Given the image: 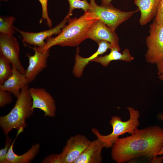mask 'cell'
Here are the masks:
<instances>
[{
  "instance_id": "obj_1",
  "label": "cell",
  "mask_w": 163,
  "mask_h": 163,
  "mask_svg": "<svg viewBox=\"0 0 163 163\" xmlns=\"http://www.w3.org/2000/svg\"><path fill=\"white\" fill-rule=\"evenodd\" d=\"M163 146V129L158 126L136 129L129 136L117 138L112 146L111 157L123 163L143 156L151 159L158 155Z\"/></svg>"
},
{
  "instance_id": "obj_2",
  "label": "cell",
  "mask_w": 163,
  "mask_h": 163,
  "mask_svg": "<svg viewBox=\"0 0 163 163\" xmlns=\"http://www.w3.org/2000/svg\"><path fill=\"white\" fill-rule=\"evenodd\" d=\"M96 19L88 11L78 18L68 19V24L65 26L57 36L47 38L44 46L42 48L36 46L37 50L45 52L55 45L62 47L78 46L88 38V31Z\"/></svg>"
},
{
  "instance_id": "obj_3",
  "label": "cell",
  "mask_w": 163,
  "mask_h": 163,
  "mask_svg": "<svg viewBox=\"0 0 163 163\" xmlns=\"http://www.w3.org/2000/svg\"><path fill=\"white\" fill-rule=\"evenodd\" d=\"M29 89L27 84L21 90L10 111L5 115L0 117V126L6 136L13 129L18 131L24 129L27 126L26 120L33 114L34 109Z\"/></svg>"
},
{
  "instance_id": "obj_4",
  "label": "cell",
  "mask_w": 163,
  "mask_h": 163,
  "mask_svg": "<svg viewBox=\"0 0 163 163\" xmlns=\"http://www.w3.org/2000/svg\"><path fill=\"white\" fill-rule=\"evenodd\" d=\"M130 115L129 120L122 121L120 117L114 116L111 117L110 123L112 127V131L108 135H102L97 129L93 128L92 131L97 138L104 143L105 147H112L115 140L120 135L128 133L132 134L139 125V118L140 113L132 107L127 108Z\"/></svg>"
},
{
  "instance_id": "obj_5",
  "label": "cell",
  "mask_w": 163,
  "mask_h": 163,
  "mask_svg": "<svg viewBox=\"0 0 163 163\" xmlns=\"http://www.w3.org/2000/svg\"><path fill=\"white\" fill-rule=\"evenodd\" d=\"M90 8L88 11L94 18L101 21L114 31L120 24L139 11L138 8L134 11H123L111 4L98 5L95 0H90Z\"/></svg>"
},
{
  "instance_id": "obj_6",
  "label": "cell",
  "mask_w": 163,
  "mask_h": 163,
  "mask_svg": "<svg viewBox=\"0 0 163 163\" xmlns=\"http://www.w3.org/2000/svg\"><path fill=\"white\" fill-rule=\"evenodd\" d=\"M149 33L146 39L147 50L145 59L147 63L157 64L163 60V25L153 20L150 25Z\"/></svg>"
},
{
  "instance_id": "obj_7",
  "label": "cell",
  "mask_w": 163,
  "mask_h": 163,
  "mask_svg": "<svg viewBox=\"0 0 163 163\" xmlns=\"http://www.w3.org/2000/svg\"><path fill=\"white\" fill-rule=\"evenodd\" d=\"M91 142L83 135L78 134L71 137L59 154L60 163H75Z\"/></svg>"
},
{
  "instance_id": "obj_8",
  "label": "cell",
  "mask_w": 163,
  "mask_h": 163,
  "mask_svg": "<svg viewBox=\"0 0 163 163\" xmlns=\"http://www.w3.org/2000/svg\"><path fill=\"white\" fill-rule=\"evenodd\" d=\"M29 91L32 98V108L43 111L45 117H53L56 114L55 101L50 94L43 88H31Z\"/></svg>"
},
{
  "instance_id": "obj_9",
  "label": "cell",
  "mask_w": 163,
  "mask_h": 163,
  "mask_svg": "<svg viewBox=\"0 0 163 163\" xmlns=\"http://www.w3.org/2000/svg\"><path fill=\"white\" fill-rule=\"evenodd\" d=\"M19 46L17 38L13 35L0 34V54H2L20 72L25 75V69L20 60Z\"/></svg>"
},
{
  "instance_id": "obj_10",
  "label": "cell",
  "mask_w": 163,
  "mask_h": 163,
  "mask_svg": "<svg viewBox=\"0 0 163 163\" xmlns=\"http://www.w3.org/2000/svg\"><path fill=\"white\" fill-rule=\"evenodd\" d=\"M68 19H64L59 24L49 30L37 32H31L20 30L15 27L22 37L23 41L25 43L33 45L38 48L44 46L45 40L53 35L59 34L68 22Z\"/></svg>"
},
{
  "instance_id": "obj_11",
  "label": "cell",
  "mask_w": 163,
  "mask_h": 163,
  "mask_svg": "<svg viewBox=\"0 0 163 163\" xmlns=\"http://www.w3.org/2000/svg\"><path fill=\"white\" fill-rule=\"evenodd\" d=\"M33 49L34 51V54L27 55L29 64L25 73L28 83L34 80L40 73L46 67L47 59L50 56L49 50L41 52L38 50L36 46Z\"/></svg>"
},
{
  "instance_id": "obj_12",
  "label": "cell",
  "mask_w": 163,
  "mask_h": 163,
  "mask_svg": "<svg viewBox=\"0 0 163 163\" xmlns=\"http://www.w3.org/2000/svg\"><path fill=\"white\" fill-rule=\"evenodd\" d=\"M87 36L88 38L97 43L104 40L110 43L113 46L119 45V37L115 31L98 19L95 20L89 28Z\"/></svg>"
},
{
  "instance_id": "obj_13",
  "label": "cell",
  "mask_w": 163,
  "mask_h": 163,
  "mask_svg": "<svg viewBox=\"0 0 163 163\" xmlns=\"http://www.w3.org/2000/svg\"><path fill=\"white\" fill-rule=\"evenodd\" d=\"M98 48L94 53L88 57L84 58L79 54V48L77 49L75 55V62L73 68L72 72L74 75L77 77L82 76L85 66L90 62L99 55H102L106 52L108 49H110L113 46L108 42L101 40L97 43Z\"/></svg>"
},
{
  "instance_id": "obj_14",
  "label": "cell",
  "mask_w": 163,
  "mask_h": 163,
  "mask_svg": "<svg viewBox=\"0 0 163 163\" xmlns=\"http://www.w3.org/2000/svg\"><path fill=\"white\" fill-rule=\"evenodd\" d=\"M105 147L104 142L97 139L91 142L75 163H101L102 160L101 152Z\"/></svg>"
},
{
  "instance_id": "obj_15",
  "label": "cell",
  "mask_w": 163,
  "mask_h": 163,
  "mask_svg": "<svg viewBox=\"0 0 163 163\" xmlns=\"http://www.w3.org/2000/svg\"><path fill=\"white\" fill-rule=\"evenodd\" d=\"M24 130L21 129L18 130L16 136L12 142L7 155V163H29L30 162L38 153L40 145L37 143L33 145L27 152L20 155H17L14 152L13 146L15 141L18 135Z\"/></svg>"
},
{
  "instance_id": "obj_16",
  "label": "cell",
  "mask_w": 163,
  "mask_h": 163,
  "mask_svg": "<svg viewBox=\"0 0 163 163\" xmlns=\"http://www.w3.org/2000/svg\"><path fill=\"white\" fill-rule=\"evenodd\" d=\"M12 66V75L2 85H0V89L9 91L17 98L21 89L28 83L25 75L20 72L14 66Z\"/></svg>"
},
{
  "instance_id": "obj_17",
  "label": "cell",
  "mask_w": 163,
  "mask_h": 163,
  "mask_svg": "<svg viewBox=\"0 0 163 163\" xmlns=\"http://www.w3.org/2000/svg\"><path fill=\"white\" fill-rule=\"evenodd\" d=\"M161 0H136L134 1L141 13L139 23L145 25L155 17Z\"/></svg>"
},
{
  "instance_id": "obj_18",
  "label": "cell",
  "mask_w": 163,
  "mask_h": 163,
  "mask_svg": "<svg viewBox=\"0 0 163 163\" xmlns=\"http://www.w3.org/2000/svg\"><path fill=\"white\" fill-rule=\"evenodd\" d=\"M121 49L119 45L114 46L110 49V53L104 56H97L91 60L101 64L102 66H107L112 61L122 60L126 62L132 61L134 57L131 55L128 49H124L122 52H120Z\"/></svg>"
},
{
  "instance_id": "obj_19",
  "label": "cell",
  "mask_w": 163,
  "mask_h": 163,
  "mask_svg": "<svg viewBox=\"0 0 163 163\" xmlns=\"http://www.w3.org/2000/svg\"><path fill=\"white\" fill-rule=\"evenodd\" d=\"M15 18L13 16L7 17L0 16V34L8 35H13L15 33V27L13 26Z\"/></svg>"
},
{
  "instance_id": "obj_20",
  "label": "cell",
  "mask_w": 163,
  "mask_h": 163,
  "mask_svg": "<svg viewBox=\"0 0 163 163\" xmlns=\"http://www.w3.org/2000/svg\"><path fill=\"white\" fill-rule=\"evenodd\" d=\"M9 61L0 54V85H2L11 75L12 68Z\"/></svg>"
},
{
  "instance_id": "obj_21",
  "label": "cell",
  "mask_w": 163,
  "mask_h": 163,
  "mask_svg": "<svg viewBox=\"0 0 163 163\" xmlns=\"http://www.w3.org/2000/svg\"><path fill=\"white\" fill-rule=\"evenodd\" d=\"M69 5L68 13L65 19H69L72 15L73 10L75 9H82L85 12L88 11L90 8V5L87 0H67Z\"/></svg>"
},
{
  "instance_id": "obj_22",
  "label": "cell",
  "mask_w": 163,
  "mask_h": 163,
  "mask_svg": "<svg viewBox=\"0 0 163 163\" xmlns=\"http://www.w3.org/2000/svg\"><path fill=\"white\" fill-rule=\"evenodd\" d=\"M11 93L7 91L0 89V107H2L10 104L13 100Z\"/></svg>"
},
{
  "instance_id": "obj_23",
  "label": "cell",
  "mask_w": 163,
  "mask_h": 163,
  "mask_svg": "<svg viewBox=\"0 0 163 163\" xmlns=\"http://www.w3.org/2000/svg\"><path fill=\"white\" fill-rule=\"evenodd\" d=\"M41 4L42 9V14L41 19L45 20L47 25L50 27H51L52 25V22L49 17L48 11V0H38Z\"/></svg>"
},
{
  "instance_id": "obj_24",
  "label": "cell",
  "mask_w": 163,
  "mask_h": 163,
  "mask_svg": "<svg viewBox=\"0 0 163 163\" xmlns=\"http://www.w3.org/2000/svg\"><path fill=\"white\" fill-rule=\"evenodd\" d=\"M11 139L6 136L4 147L0 150V163H7L6 156L8 151L11 144Z\"/></svg>"
},
{
  "instance_id": "obj_25",
  "label": "cell",
  "mask_w": 163,
  "mask_h": 163,
  "mask_svg": "<svg viewBox=\"0 0 163 163\" xmlns=\"http://www.w3.org/2000/svg\"><path fill=\"white\" fill-rule=\"evenodd\" d=\"M154 20L157 24L163 25V0H161L159 4Z\"/></svg>"
},
{
  "instance_id": "obj_26",
  "label": "cell",
  "mask_w": 163,
  "mask_h": 163,
  "mask_svg": "<svg viewBox=\"0 0 163 163\" xmlns=\"http://www.w3.org/2000/svg\"><path fill=\"white\" fill-rule=\"evenodd\" d=\"M156 65L158 78L160 80L163 81V60Z\"/></svg>"
},
{
  "instance_id": "obj_27",
  "label": "cell",
  "mask_w": 163,
  "mask_h": 163,
  "mask_svg": "<svg viewBox=\"0 0 163 163\" xmlns=\"http://www.w3.org/2000/svg\"><path fill=\"white\" fill-rule=\"evenodd\" d=\"M163 160V156L158 157L156 156L151 159L150 163H161Z\"/></svg>"
},
{
  "instance_id": "obj_28",
  "label": "cell",
  "mask_w": 163,
  "mask_h": 163,
  "mask_svg": "<svg viewBox=\"0 0 163 163\" xmlns=\"http://www.w3.org/2000/svg\"><path fill=\"white\" fill-rule=\"evenodd\" d=\"M113 0H101V5H109L111 4V2ZM136 0H134V1Z\"/></svg>"
},
{
  "instance_id": "obj_29",
  "label": "cell",
  "mask_w": 163,
  "mask_h": 163,
  "mask_svg": "<svg viewBox=\"0 0 163 163\" xmlns=\"http://www.w3.org/2000/svg\"><path fill=\"white\" fill-rule=\"evenodd\" d=\"M157 117L158 119L163 120V114L161 113H159L157 116Z\"/></svg>"
},
{
  "instance_id": "obj_30",
  "label": "cell",
  "mask_w": 163,
  "mask_h": 163,
  "mask_svg": "<svg viewBox=\"0 0 163 163\" xmlns=\"http://www.w3.org/2000/svg\"><path fill=\"white\" fill-rule=\"evenodd\" d=\"M163 155V146L161 151L157 154L158 155Z\"/></svg>"
},
{
  "instance_id": "obj_31",
  "label": "cell",
  "mask_w": 163,
  "mask_h": 163,
  "mask_svg": "<svg viewBox=\"0 0 163 163\" xmlns=\"http://www.w3.org/2000/svg\"><path fill=\"white\" fill-rule=\"evenodd\" d=\"M3 0V1H8V0Z\"/></svg>"
}]
</instances>
